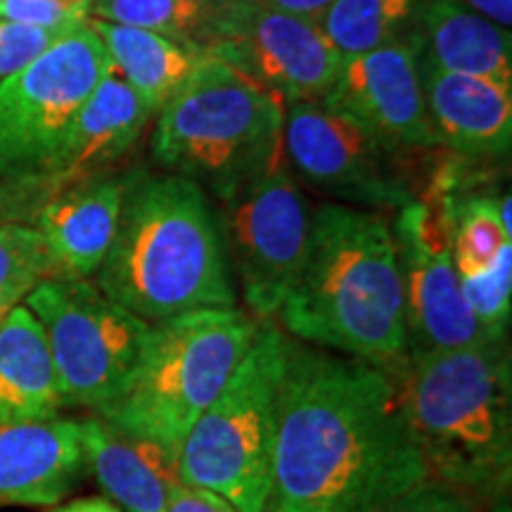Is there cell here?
<instances>
[{
  "label": "cell",
  "mask_w": 512,
  "mask_h": 512,
  "mask_svg": "<svg viewBox=\"0 0 512 512\" xmlns=\"http://www.w3.org/2000/svg\"><path fill=\"white\" fill-rule=\"evenodd\" d=\"M128 183L124 174H102L57 190L34 228L46 242L57 278L93 280L110 252Z\"/></svg>",
  "instance_id": "d6986e66"
},
{
  "label": "cell",
  "mask_w": 512,
  "mask_h": 512,
  "mask_svg": "<svg viewBox=\"0 0 512 512\" xmlns=\"http://www.w3.org/2000/svg\"><path fill=\"white\" fill-rule=\"evenodd\" d=\"M401 408L432 482L477 512L503 510L512 484L508 337L408 358L392 370Z\"/></svg>",
  "instance_id": "277c9868"
},
{
  "label": "cell",
  "mask_w": 512,
  "mask_h": 512,
  "mask_svg": "<svg viewBox=\"0 0 512 512\" xmlns=\"http://www.w3.org/2000/svg\"><path fill=\"white\" fill-rule=\"evenodd\" d=\"M69 31L38 29L0 19V81L24 69L29 62H34L38 55L46 53L55 41H60Z\"/></svg>",
  "instance_id": "f546056e"
},
{
  "label": "cell",
  "mask_w": 512,
  "mask_h": 512,
  "mask_svg": "<svg viewBox=\"0 0 512 512\" xmlns=\"http://www.w3.org/2000/svg\"><path fill=\"white\" fill-rule=\"evenodd\" d=\"M81 422L86 470L121 512H166L183 484L178 453L88 413Z\"/></svg>",
  "instance_id": "ac0fdd59"
},
{
  "label": "cell",
  "mask_w": 512,
  "mask_h": 512,
  "mask_svg": "<svg viewBox=\"0 0 512 512\" xmlns=\"http://www.w3.org/2000/svg\"><path fill=\"white\" fill-rule=\"evenodd\" d=\"M283 126L285 102L278 95L207 55L157 112L150 155L219 202L283 150Z\"/></svg>",
  "instance_id": "5b68a950"
},
{
  "label": "cell",
  "mask_w": 512,
  "mask_h": 512,
  "mask_svg": "<svg viewBox=\"0 0 512 512\" xmlns=\"http://www.w3.org/2000/svg\"><path fill=\"white\" fill-rule=\"evenodd\" d=\"M434 195V192H432ZM448 204L451 254L458 278L489 268L510 242V192L470 190L460 195H439Z\"/></svg>",
  "instance_id": "603a6c76"
},
{
  "label": "cell",
  "mask_w": 512,
  "mask_h": 512,
  "mask_svg": "<svg viewBox=\"0 0 512 512\" xmlns=\"http://www.w3.org/2000/svg\"><path fill=\"white\" fill-rule=\"evenodd\" d=\"M465 304L489 339L508 337L512 313V245L484 271L460 278Z\"/></svg>",
  "instance_id": "4316f807"
},
{
  "label": "cell",
  "mask_w": 512,
  "mask_h": 512,
  "mask_svg": "<svg viewBox=\"0 0 512 512\" xmlns=\"http://www.w3.org/2000/svg\"><path fill=\"white\" fill-rule=\"evenodd\" d=\"M93 283L145 323L238 304L209 192L169 171H128L117 233Z\"/></svg>",
  "instance_id": "3957f363"
},
{
  "label": "cell",
  "mask_w": 512,
  "mask_h": 512,
  "mask_svg": "<svg viewBox=\"0 0 512 512\" xmlns=\"http://www.w3.org/2000/svg\"><path fill=\"white\" fill-rule=\"evenodd\" d=\"M425 482L392 370L290 337L271 512H370Z\"/></svg>",
  "instance_id": "6da1fadb"
},
{
  "label": "cell",
  "mask_w": 512,
  "mask_h": 512,
  "mask_svg": "<svg viewBox=\"0 0 512 512\" xmlns=\"http://www.w3.org/2000/svg\"><path fill=\"white\" fill-rule=\"evenodd\" d=\"M46 335L64 408L105 413L136 373L150 323L93 280L48 278L24 299Z\"/></svg>",
  "instance_id": "ba28073f"
},
{
  "label": "cell",
  "mask_w": 512,
  "mask_h": 512,
  "mask_svg": "<svg viewBox=\"0 0 512 512\" xmlns=\"http://www.w3.org/2000/svg\"><path fill=\"white\" fill-rule=\"evenodd\" d=\"M86 27L98 36L102 48L110 55L112 69L143 98L152 110L162 107L185 86L192 72L200 67L204 53L183 43L124 24L102 22L88 17Z\"/></svg>",
  "instance_id": "7402d4cb"
},
{
  "label": "cell",
  "mask_w": 512,
  "mask_h": 512,
  "mask_svg": "<svg viewBox=\"0 0 512 512\" xmlns=\"http://www.w3.org/2000/svg\"><path fill=\"white\" fill-rule=\"evenodd\" d=\"M408 358L489 342L467 309L451 254L444 197L422 192L392 216Z\"/></svg>",
  "instance_id": "7c38bea8"
},
{
  "label": "cell",
  "mask_w": 512,
  "mask_h": 512,
  "mask_svg": "<svg viewBox=\"0 0 512 512\" xmlns=\"http://www.w3.org/2000/svg\"><path fill=\"white\" fill-rule=\"evenodd\" d=\"M62 408L41 323L24 304L12 306L0 318V425L57 418Z\"/></svg>",
  "instance_id": "44dd1931"
},
{
  "label": "cell",
  "mask_w": 512,
  "mask_h": 512,
  "mask_svg": "<svg viewBox=\"0 0 512 512\" xmlns=\"http://www.w3.org/2000/svg\"><path fill=\"white\" fill-rule=\"evenodd\" d=\"M5 313H8V311H5ZM5 313H0V318H3V316H5Z\"/></svg>",
  "instance_id": "d590c367"
},
{
  "label": "cell",
  "mask_w": 512,
  "mask_h": 512,
  "mask_svg": "<svg viewBox=\"0 0 512 512\" xmlns=\"http://www.w3.org/2000/svg\"><path fill=\"white\" fill-rule=\"evenodd\" d=\"M283 152L294 176L332 202L394 214L420 197L441 150H403L318 100L285 107Z\"/></svg>",
  "instance_id": "9c48e42d"
},
{
  "label": "cell",
  "mask_w": 512,
  "mask_h": 512,
  "mask_svg": "<svg viewBox=\"0 0 512 512\" xmlns=\"http://www.w3.org/2000/svg\"><path fill=\"white\" fill-rule=\"evenodd\" d=\"M261 320L245 309H195L150 323L136 373L100 413L119 430L181 451L252 347Z\"/></svg>",
  "instance_id": "8992f818"
},
{
  "label": "cell",
  "mask_w": 512,
  "mask_h": 512,
  "mask_svg": "<svg viewBox=\"0 0 512 512\" xmlns=\"http://www.w3.org/2000/svg\"><path fill=\"white\" fill-rule=\"evenodd\" d=\"M57 192L46 176L0 178V228L24 223L34 226L36 216Z\"/></svg>",
  "instance_id": "f1b7e54d"
},
{
  "label": "cell",
  "mask_w": 512,
  "mask_h": 512,
  "mask_svg": "<svg viewBox=\"0 0 512 512\" xmlns=\"http://www.w3.org/2000/svg\"><path fill=\"white\" fill-rule=\"evenodd\" d=\"M420 57L448 74L512 83V36L460 0H420L413 19Z\"/></svg>",
  "instance_id": "ffe728a7"
},
{
  "label": "cell",
  "mask_w": 512,
  "mask_h": 512,
  "mask_svg": "<svg viewBox=\"0 0 512 512\" xmlns=\"http://www.w3.org/2000/svg\"><path fill=\"white\" fill-rule=\"evenodd\" d=\"M287 342L278 323L261 320L240 366L178 451L183 482L226 498L238 512H271Z\"/></svg>",
  "instance_id": "52a82bcc"
},
{
  "label": "cell",
  "mask_w": 512,
  "mask_h": 512,
  "mask_svg": "<svg viewBox=\"0 0 512 512\" xmlns=\"http://www.w3.org/2000/svg\"><path fill=\"white\" fill-rule=\"evenodd\" d=\"M112 69L83 24L0 81V178L46 176L74 114Z\"/></svg>",
  "instance_id": "8fae6325"
},
{
  "label": "cell",
  "mask_w": 512,
  "mask_h": 512,
  "mask_svg": "<svg viewBox=\"0 0 512 512\" xmlns=\"http://www.w3.org/2000/svg\"><path fill=\"white\" fill-rule=\"evenodd\" d=\"M48 278L57 271L41 233L24 223L0 228V313L22 304Z\"/></svg>",
  "instance_id": "484cf974"
},
{
  "label": "cell",
  "mask_w": 512,
  "mask_h": 512,
  "mask_svg": "<svg viewBox=\"0 0 512 512\" xmlns=\"http://www.w3.org/2000/svg\"><path fill=\"white\" fill-rule=\"evenodd\" d=\"M422 91L441 150L491 166L510 155L512 83L448 74L420 57Z\"/></svg>",
  "instance_id": "9a60e30c"
},
{
  "label": "cell",
  "mask_w": 512,
  "mask_h": 512,
  "mask_svg": "<svg viewBox=\"0 0 512 512\" xmlns=\"http://www.w3.org/2000/svg\"><path fill=\"white\" fill-rule=\"evenodd\" d=\"M166 512H238L230 505L226 498L211 494L200 486L181 484L171 496Z\"/></svg>",
  "instance_id": "1f68e13d"
},
{
  "label": "cell",
  "mask_w": 512,
  "mask_h": 512,
  "mask_svg": "<svg viewBox=\"0 0 512 512\" xmlns=\"http://www.w3.org/2000/svg\"><path fill=\"white\" fill-rule=\"evenodd\" d=\"M91 17V0H0V19L27 27L69 31Z\"/></svg>",
  "instance_id": "83f0119b"
},
{
  "label": "cell",
  "mask_w": 512,
  "mask_h": 512,
  "mask_svg": "<svg viewBox=\"0 0 512 512\" xmlns=\"http://www.w3.org/2000/svg\"><path fill=\"white\" fill-rule=\"evenodd\" d=\"M370 512H477V508L467 498L458 496L456 491L430 479L418 489L408 491V494L394 498V501Z\"/></svg>",
  "instance_id": "4dcf8cb0"
},
{
  "label": "cell",
  "mask_w": 512,
  "mask_h": 512,
  "mask_svg": "<svg viewBox=\"0 0 512 512\" xmlns=\"http://www.w3.org/2000/svg\"><path fill=\"white\" fill-rule=\"evenodd\" d=\"M278 318L287 335L311 347L401 368L408 339L392 216L320 204L304 264Z\"/></svg>",
  "instance_id": "7a4b0ae2"
},
{
  "label": "cell",
  "mask_w": 512,
  "mask_h": 512,
  "mask_svg": "<svg viewBox=\"0 0 512 512\" xmlns=\"http://www.w3.org/2000/svg\"><path fill=\"white\" fill-rule=\"evenodd\" d=\"M221 5L223 0H91V17L155 31L204 53Z\"/></svg>",
  "instance_id": "d4e9b609"
},
{
  "label": "cell",
  "mask_w": 512,
  "mask_h": 512,
  "mask_svg": "<svg viewBox=\"0 0 512 512\" xmlns=\"http://www.w3.org/2000/svg\"><path fill=\"white\" fill-rule=\"evenodd\" d=\"M216 211L235 290L247 313L273 320L304 264L316 214L285 152L219 200Z\"/></svg>",
  "instance_id": "30bf717a"
},
{
  "label": "cell",
  "mask_w": 512,
  "mask_h": 512,
  "mask_svg": "<svg viewBox=\"0 0 512 512\" xmlns=\"http://www.w3.org/2000/svg\"><path fill=\"white\" fill-rule=\"evenodd\" d=\"M320 102L403 150H441L422 91L420 43L413 29L389 46L344 57Z\"/></svg>",
  "instance_id": "5bb4252c"
},
{
  "label": "cell",
  "mask_w": 512,
  "mask_h": 512,
  "mask_svg": "<svg viewBox=\"0 0 512 512\" xmlns=\"http://www.w3.org/2000/svg\"><path fill=\"white\" fill-rule=\"evenodd\" d=\"M86 472L79 420L57 415L0 425V508H55Z\"/></svg>",
  "instance_id": "2e32d148"
},
{
  "label": "cell",
  "mask_w": 512,
  "mask_h": 512,
  "mask_svg": "<svg viewBox=\"0 0 512 512\" xmlns=\"http://www.w3.org/2000/svg\"><path fill=\"white\" fill-rule=\"evenodd\" d=\"M155 117V110L110 69L74 114L46 178L57 190H64L88 178L112 174Z\"/></svg>",
  "instance_id": "e0dca14e"
},
{
  "label": "cell",
  "mask_w": 512,
  "mask_h": 512,
  "mask_svg": "<svg viewBox=\"0 0 512 512\" xmlns=\"http://www.w3.org/2000/svg\"><path fill=\"white\" fill-rule=\"evenodd\" d=\"M50 512H121L117 505L107 501L105 496H91V498H76V501L55 505Z\"/></svg>",
  "instance_id": "e575fe53"
},
{
  "label": "cell",
  "mask_w": 512,
  "mask_h": 512,
  "mask_svg": "<svg viewBox=\"0 0 512 512\" xmlns=\"http://www.w3.org/2000/svg\"><path fill=\"white\" fill-rule=\"evenodd\" d=\"M256 3H264L268 8H278L283 12H292V15L309 17L313 22H318L320 15H323L335 0H256Z\"/></svg>",
  "instance_id": "d6a6232c"
},
{
  "label": "cell",
  "mask_w": 512,
  "mask_h": 512,
  "mask_svg": "<svg viewBox=\"0 0 512 512\" xmlns=\"http://www.w3.org/2000/svg\"><path fill=\"white\" fill-rule=\"evenodd\" d=\"M467 8H472L479 15H484L491 22L508 27L512 24V0H460Z\"/></svg>",
  "instance_id": "836d02e7"
},
{
  "label": "cell",
  "mask_w": 512,
  "mask_h": 512,
  "mask_svg": "<svg viewBox=\"0 0 512 512\" xmlns=\"http://www.w3.org/2000/svg\"><path fill=\"white\" fill-rule=\"evenodd\" d=\"M204 53L292 102L323 100L344 57L318 22L256 0H223Z\"/></svg>",
  "instance_id": "4fadbf2b"
},
{
  "label": "cell",
  "mask_w": 512,
  "mask_h": 512,
  "mask_svg": "<svg viewBox=\"0 0 512 512\" xmlns=\"http://www.w3.org/2000/svg\"><path fill=\"white\" fill-rule=\"evenodd\" d=\"M420 0H335L318 19L342 57L370 53L408 36Z\"/></svg>",
  "instance_id": "cb8c5ba5"
}]
</instances>
